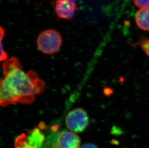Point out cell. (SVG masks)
Wrapping results in <instances>:
<instances>
[{"label":"cell","mask_w":149,"mask_h":148,"mask_svg":"<svg viewBox=\"0 0 149 148\" xmlns=\"http://www.w3.org/2000/svg\"><path fill=\"white\" fill-rule=\"evenodd\" d=\"M19 62L13 57L3 64L4 78H1L14 94L18 103L30 104L33 102L36 95L42 93L45 83L36 72L31 70L26 74L20 68Z\"/></svg>","instance_id":"obj_1"},{"label":"cell","mask_w":149,"mask_h":148,"mask_svg":"<svg viewBox=\"0 0 149 148\" xmlns=\"http://www.w3.org/2000/svg\"><path fill=\"white\" fill-rule=\"evenodd\" d=\"M62 38L58 31L47 29L41 32L37 39L38 49L45 55H53L61 48Z\"/></svg>","instance_id":"obj_2"},{"label":"cell","mask_w":149,"mask_h":148,"mask_svg":"<svg viewBox=\"0 0 149 148\" xmlns=\"http://www.w3.org/2000/svg\"><path fill=\"white\" fill-rule=\"evenodd\" d=\"M45 143L47 148H79L80 139L75 133L62 131L51 135Z\"/></svg>","instance_id":"obj_3"},{"label":"cell","mask_w":149,"mask_h":148,"mask_svg":"<svg viewBox=\"0 0 149 148\" xmlns=\"http://www.w3.org/2000/svg\"><path fill=\"white\" fill-rule=\"evenodd\" d=\"M65 123L68 129L74 133H81L87 128L89 118L87 112L78 108L70 111L67 115Z\"/></svg>","instance_id":"obj_4"},{"label":"cell","mask_w":149,"mask_h":148,"mask_svg":"<svg viewBox=\"0 0 149 148\" xmlns=\"http://www.w3.org/2000/svg\"><path fill=\"white\" fill-rule=\"evenodd\" d=\"M52 6L54 14L58 20L72 19L78 10L75 0H54Z\"/></svg>","instance_id":"obj_5"},{"label":"cell","mask_w":149,"mask_h":148,"mask_svg":"<svg viewBox=\"0 0 149 148\" xmlns=\"http://www.w3.org/2000/svg\"><path fill=\"white\" fill-rule=\"evenodd\" d=\"M17 102V98L2 79L1 80L0 104L3 107L9 105H15Z\"/></svg>","instance_id":"obj_6"},{"label":"cell","mask_w":149,"mask_h":148,"mask_svg":"<svg viewBox=\"0 0 149 148\" xmlns=\"http://www.w3.org/2000/svg\"><path fill=\"white\" fill-rule=\"evenodd\" d=\"M28 138V143L34 148H43L45 140L44 133L38 128H35L30 132Z\"/></svg>","instance_id":"obj_7"},{"label":"cell","mask_w":149,"mask_h":148,"mask_svg":"<svg viewBox=\"0 0 149 148\" xmlns=\"http://www.w3.org/2000/svg\"><path fill=\"white\" fill-rule=\"evenodd\" d=\"M135 21L140 29L149 31V7L139 10L136 15Z\"/></svg>","instance_id":"obj_8"},{"label":"cell","mask_w":149,"mask_h":148,"mask_svg":"<svg viewBox=\"0 0 149 148\" xmlns=\"http://www.w3.org/2000/svg\"><path fill=\"white\" fill-rule=\"evenodd\" d=\"M128 44L133 47L139 46L141 49L143 51L146 55L149 58V39L142 37L141 39L137 42L135 43H131L130 41H127Z\"/></svg>","instance_id":"obj_9"},{"label":"cell","mask_w":149,"mask_h":148,"mask_svg":"<svg viewBox=\"0 0 149 148\" xmlns=\"http://www.w3.org/2000/svg\"><path fill=\"white\" fill-rule=\"evenodd\" d=\"M135 5L141 8L149 7V0H133Z\"/></svg>","instance_id":"obj_10"},{"label":"cell","mask_w":149,"mask_h":148,"mask_svg":"<svg viewBox=\"0 0 149 148\" xmlns=\"http://www.w3.org/2000/svg\"><path fill=\"white\" fill-rule=\"evenodd\" d=\"M81 148H98L95 144L91 143H87L82 146Z\"/></svg>","instance_id":"obj_11"},{"label":"cell","mask_w":149,"mask_h":148,"mask_svg":"<svg viewBox=\"0 0 149 148\" xmlns=\"http://www.w3.org/2000/svg\"><path fill=\"white\" fill-rule=\"evenodd\" d=\"M34 148L33 147H31V146H30L29 144H28V142L25 143V144H23V145L20 147H17V148Z\"/></svg>","instance_id":"obj_12"}]
</instances>
